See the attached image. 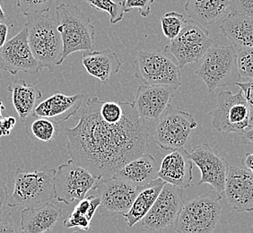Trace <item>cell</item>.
I'll return each mask as SVG.
<instances>
[{
	"label": "cell",
	"mask_w": 253,
	"mask_h": 233,
	"mask_svg": "<svg viewBox=\"0 0 253 233\" xmlns=\"http://www.w3.org/2000/svg\"><path fill=\"white\" fill-rule=\"evenodd\" d=\"M99 98H89L77 126L66 128L70 159L98 179L111 178L129 160L146 154L149 128L133 103L125 102L119 121L104 119L99 112Z\"/></svg>",
	"instance_id": "obj_1"
},
{
	"label": "cell",
	"mask_w": 253,
	"mask_h": 233,
	"mask_svg": "<svg viewBox=\"0 0 253 233\" xmlns=\"http://www.w3.org/2000/svg\"><path fill=\"white\" fill-rule=\"evenodd\" d=\"M25 27L28 32V41L34 58L42 70L54 72L59 66L63 52V42L58 29V21L44 14L29 15Z\"/></svg>",
	"instance_id": "obj_2"
},
{
	"label": "cell",
	"mask_w": 253,
	"mask_h": 233,
	"mask_svg": "<svg viewBox=\"0 0 253 233\" xmlns=\"http://www.w3.org/2000/svg\"><path fill=\"white\" fill-rule=\"evenodd\" d=\"M56 19L63 42L59 65L75 52L93 51L95 29L91 18L78 6L60 4L56 8Z\"/></svg>",
	"instance_id": "obj_3"
},
{
	"label": "cell",
	"mask_w": 253,
	"mask_h": 233,
	"mask_svg": "<svg viewBox=\"0 0 253 233\" xmlns=\"http://www.w3.org/2000/svg\"><path fill=\"white\" fill-rule=\"evenodd\" d=\"M222 197L223 194L213 189L185 201L173 225L174 231L180 233H213L219 224Z\"/></svg>",
	"instance_id": "obj_4"
},
{
	"label": "cell",
	"mask_w": 253,
	"mask_h": 233,
	"mask_svg": "<svg viewBox=\"0 0 253 233\" xmlns=\"http://www.w3.org/2000/svg\"><path fill=\"white\" fill-rule=\"evenodd\" d=\"M55 173L56 169L47 166L33 171L17 169L14 190L8 201L9 207H35L56 198Z\"/></svg>",
	"instance_id": "obj_5"
},
{
	"label": "cell",
	"mask_w": 253,
	"mask_h": 233,
	"mask_svg": "<svg viewBox=\"0 0 253 233\" xmlns=\"http://www.w3.org/2000/svg\"><path fill=\"white\" fill-rule=\"evenodd\" d=\"M200 61V67L195 74L203 80L209 92L242 82L234 45L213 44Z\"/></svg>",
	"instance_id": "obj_6"
},
{
	"label": "cell",
	"mask_w": 253,
	"mask_h": 233,
	"mask_svg": "<svg viewBox=\"0 0 253 233\" xmlns=\"http://www.w3.org/2000/svg\"><path fill=\"white\" fill-rule=\"evenodd\" d=\"M216 107L210 112L212 126L220 133H234L243 136L253 120V114L240 89L234 94L231 91H222L217 95Z\"/></svg>",
	"instance_id": "obj_7"
},
{
	"label": "cell",
	"mask_w": 253,
	"mask_h": 233,
	"mask_svg": "<svg viewBox=\"0 0 253 233\" xmlns=\"http://www.w3.org/2000/svg\"><path fill=\"white\" fill-rule=\"evenodd\" d=\"M213 44L214 41L205 26L189 19L186 20L177 37L170 40L165 51L171 54L179 68H183L189 64L200 61Z\"/></svg>",
	"instance_id": "obj_8"
},
{
	"label": "cell",
	"mask_w": 253,
	"mask_h": 233,
	"mask_svg": "<svg viewBox=\"0 0 253 233\" xmlns=\"http://www.w3.org/2000/svg\"><path fill=\"white\" fill-rule=\"evenodd\" d=\"M180 68L165 50H142L135 60V78L145 84H165L179 89Z\"/></svg>",
	"instance_id": "obj_9"
},
{
	"label": "cell",
	"mask_w": 253,
	"mask_h": 233,
	"mask_svg": "<svg viewBox=\"0 0 253 233\" xmlns=\"http://www.w3.org/2000/svg\"><path fill=\"white\" fill-rule=\"evenodd\" d=\"M156 121L154 140L166 151L184 147L191 132L198 126L190 112L175 110L170 104Z\"/></svg>",
	"instance_id": "obj_10"
},
{
	"label": "cell",
	"mask_w": 253,
	"mask_h": 233,
	"mask_svg": "<svg viewBox=\"0 0 253 233\" xmlns=\"http://www.w3.org/2000/svg\"><path fill=\"white\" fill-rule=\"evenodd\" d=\"M98 179L85 168L72 159L56 169L54 177L56 199L66 204L83 199L91 190H94Z\"/></svg>",
	"instance_id": "obj_11"
},
{
	"label": "cell",
	"mask_w": 253,
	"mask_h": 233,
	"mask_svg": "<svg viewBox=\"0 0 253 233\" xmlns=\"http://www.w3.org/2000/svg\"><path fill=\"white\" fill-rule=\"evenodd\" d=\"M183 190L166 183L149 212L141 220L143 228L150 232L173 227L184 204Z\"/></svg>",
	"instance_id": "obj_12"
},
{
	"label": "cell",
	"mask_w": 253,
	"mask_h": 233,
	"mask_svg": "<svg viewBox=\"0 0 253 233\" xmlns=\"http://www.w3.org/2000/svg\"><path fill=\"white\" fill-rule=\"evenodd\" d=\"M41 70L30 48L28 32L25 26L0 48V71L15 76L19 72L37 75Z\"/></svg>",
	"instance_id": "obj_13"
},
{
	"label": "cell",
	"mask_w": 253,
	"mask_h": 233,
	"mask_svg": "<svg viewBox=\"0 0 253 233\" xmlns=\"http://www.w3.org/2000/svg\"><path fill=\"white\" fill-rule=\"evenodd\" d=\"M141 188L114 177L100 179L94 190H97V195L101 198V212L121 214L124 217Z\"/></svg>",
	"instance_id": "obj_14"
},
{
	"label": "cell",
	"mask_w": 253,
	"mask_h": 233,
	"mask_svg": "<svg viewBox=\"0 0 253 233\" xmlns=\"http://www.w3.org/2000/svg\"><path fill=\"white\" fill-rule=\"evenodd\" d=\"M190 159L201 172L199 185L209 184L221 194H224L228 162L219 152L208 143L194 147L190 153Z\"/></svg>",
	"instance_id": "obj_15"
},
{
	"label": "cell",
	"mask_w": 253,
	"mask_h": 233,
	"mask_svg": "<svg viewBox=\"0 0 253 233\" xmlns=\"http://www.w3.org/2000/svg\"><path fill=\"white\" fill-rule=\"evenodd\" d=\"M224 194L236 212H253V173L244 167L229 166Z\"/></svg>",
	"instance_id": "obj_16"
},
{
	"label": "cell",
	"mask_w": 253,
	"mask_h": 233,
	"mask_svg": "<svg viewBox=\"0 0 253 233\" xmlns=\"http://www.w3.org/2000/svg\"><path fill=\"white\" fill-rule=\"evenodd\" d=\"M178 89L165 84H144L136 91L133 105L144 119L157 120L170 105Z\"/></svg>",
	"instance_id": "obj_17"
},
{
	"label": "cell",
	"mask_w": 253,
	"mask_h": 233,
	"mask_svg": "<svg viewBox=\"0 0 253 233\" xmlns=\"http://www.w3.org/2000/svg\"><path fill=\"white\" fill-rule=\"evenodd\" d=\"M192 169L193 161L190 159V153L182 147L171 151L164 157L158 170V178L184 190L191 186Z\"/></svg>",
	"instance_id": "obj_18"
},
{
	"label": "cell",
	"mask_w": 253,
	"mask_h": 233,
	"mask_svg": "<svg viewBox=\"0 0 253 233\" xmlns=\"http://www.w3.org/2000/svg\"><path fill=\"white\" fill-rule=\"evenodd\" d=\"M83 100V93L67 95L63 92H55L50 97L40 102L34 109L33 115L47 117L61 124L77 115L82 107Z\"/></svg>",
	"instance_id": "obj_19"
},
{
	"label": "cell",
	"mask_w": 253,
	"mask_h": 233,
	"mask_svg": "<svg viewBox=\"0 0 253 233\" xmlns=\"http://www.w3.org/2000/svg\"><path fill=\"white\" fill-rule=\"evenodd\" d=\"M59 206L47 202L40 207H25L21 213V232L42 233L51 231L62 216Z\"/></svg>",
	"instance_id": "obj_20"
},
{
	"label": "cell",
	"mask_w": 253,
	"mask_h": 233,
	"mask_svg": "<svg viewBox=\"0 0 253 233\" xmlns=\"http://www.w3.org/2000/svg\"><path fill=\"white\" fill-rule=\"evenodd\" d=\"M159 167L154 156L144 154L126 162L112 177L143 187L158 178Z\"/></svg>",
	"instance_id": "obj_21"
},
{
	"label": "cell",
	"mask_w": 253,
	"mask_h": 233,
	"mask_svg": "<svg viewBox=\"0 0 253 233\" xmlns=\"http://www.w3.org/2000/svg\"><path fill=\"white\" fill-rule=\"evenodd\" d=\"M83 65L91 77L97 78L102 83H107L109 79L120 71L122 61L116 52L106 49L101 51H84Z\"/></svg>",
	"instance_id": "obj_22"
},
{
	"label": "cell",
	"mask_w": 253,
	"mask_h": 233,
	"mask_svg": "<svg viewBox=\"0 0 253 233\" xmlns=\"http://www.w3.org/2000/svg\"><path fill=\"white\" fill-rule=\"evenodd\" d=\"M220 30L235 49L253 47V17L229 13Z\"/></svg>",
	"instance_id": "obj_23"
},
{
	"label": "cell",
	"mask_w": 253,
	"mask_h": 233,
	"mask_svg": "<svg viewBox=\"0 0 253 233\" xmlns=\"http://www.w3.org/2000/svg\"><path fill=\"white\" fill-rule=\"evenodd\" d=\"M166 181L161 178H156L146 186H143L134 200L131 207L124 215L128 227H133L135 224L141 222L142 219L149 212L156 198L160 194Z\"/></svg>",
	"instance_id": "obj_24"
},
{
	"label": "cell",
	"mask_w": 253,
	"mask_h": 233,
	"mask_svg": "<svg viewBox=\"0 0 253 233\" xmlns=\"http://www.w3.org/2000/svg\"><path fill=\"white\" fill-rule=\"evenodd\" d=\"M229 5L230 0H186L184 8L190 19L206 27L224 15Z\"/></svg>",
	"instance_id": "obj_25"
},
{
	"label": "cell",
	"mask_w": 253,
	"mask_h": 233,
	"mask_svg": "<svg viewBox=\"0 0 253 233\" xmlns=\"http://www.w3.org/2000/svg\"><path fill=\"white\" fill-rule=\"evenodd\" d=\"M12 94V102L20 120L25 122L33 115L36 102L42 97V92L34 85H30L25 80L18 79L8 85Z\"/></svg>",
	"instance_id": "obj_26"
},
{
	"label": "cell",
	"mask_w": 253,
	"mask_h": 233,
	"mask_svg": "<svg viewBox=\"0 0 253 233\" xmlns=\"http://www.w3.org/2000/svg\"><path fill=\"white\" fill-rule=\"evenodd\" d=\"M25 123L27 135L44 143L52 141L59 132V124L47 117L32 115Z\"/></svg>",
	"instance_id": "obj_27"
},
{
	"label": "cell",
	"mask_w": 253,
	"mask_h": 233,
	"mask_svg": "<svg viewBox=\"0 0 253 233\" xmlns=\"http://www.w3.org/2000/svg\"><path fill=\"white\" fill-rule=\"evenodd\" d=\"M186 20L184 16L174 11L168 12L161 17V26L163 34L167 39L172 40L180 34L183 28Z\"/></svg>",
	"instance_id": "obj_28"
},
{
	"label": "cell",
	"mask_w": 253,
	"mask_h": 233,
	"mask_svg": "<svg viewBox=\"0 0 253 233\" xmlns=\"http://www.w3.org/2000/svg\"><path fill=\"white\" fill-rule=\"evenodd\" d=\"M95 9L106 12L110 15V23L116 25L124 17L123 2H114L112 0H84Z\"/></svg>",
	"instance_id": "obj_29"
},
{
	"label": "cell",
	"mask_w": 253,
	"mask_h": 233,
	"mask_svg": "<svg viewBox=\"0 0 253 233\" xmlns=\"http://www.w3.org/2000/svg\"><path fill=\"white\" fill-rule=\"evenodd\" d=\"M237 66L241 78L244 82L253 81V47L236 49Z\"/></svg>",
	"instance_id": "obj_30"
},
{
	"label": "cell",
	"mask_w": 253,
	"mask_h": 233,
	"mask_svg": "<svg viewBox=\"0 0 253 233\" xmlns=\"http://www.w3.org/2000/svg\"><path fill=\"white\" fill-rule=\"evenodd\" d=\"M53 0H17V6L25 16L49 12Z\"/></svg>",
	"instance_id": "obj_31"
},
{
	"label": "cell",
	"mask_w": 253,
	"mask_h": 233,
	"mask_svg": "<svg viewBox=\"0 0 253 233\" xmlns=\"http://www.w3.org/2000/svg\"><path fill=\"white\" fill-rule=\"evenodd\" d=\"M100 204H101V198L98 196L97 194L89 195L88 197H84L83 199L79 200L74 210L85 215L90 221H92L93 215L100 207Z\"/></svg>",
	"instance_id": "obj_32"
},
{
	"label": "cell",
	"mask_w": 253,
	"mask_h": 233,
	"mask_svg": "<svg viewBox=\"0 0 253 233\" xmlns=\"http://www.w3.org/2000/svg\"><path fill=\"white\" fill-rule=\"evenodd\" d=\"M91 222L92 221H90L85 215L74 210L72 214L64 221L63 227L65 229L78 228L87 232L91 227Z\"/></svg>",
	"instance_id": "obj_33"
},
{
	"label": "cell",
	"mask_w": 253,
	"mask_h": 233,
	"mask_svg": "<svg viewBox=\"0 0 253 233\" xmlns=\"http://www.w3.org/2000/svg\"><path fill=\"white\" fill-rule=\"evenodd\" d=\"M155 0H125L123 1L125 13L131 12L134 8L138 10L139 15L147 17L151 13V5Z\"/></svg>",
	"instance_id": "obj_34"
},
{
	"label": "cell",
	"mask_w": 253,
	"mask_h": 233,
	"mask_svg": "<svg viewBox=\"0 0 253 233\" xmlns=\"http://www.w3.org/2000/svg\"><path fill=\"white\" fill-rule=\"evenodd\" d=\"M231 14L253 17V0H230Z\"/></svg>",
	"instance_id": "obj_35"
},
{
	"label": "cell",
	"mask_w": 253,
	"mask_h": 233,
	"mask_svg": "<svg viewBox=\"0 0 253 233\" xmlns=\"http://www.w3.org/2000/svg\"><path fill=\"white\" fill-rule=\"evenodd\" d=\"M235 85L239 86V88L243 91L244 98L248 103L249 107L253 114V81L250 82H239L236 83Z\"/></svg>",
	"instance_id": "obj_36"
},
{
	"label": "cell",
	"mask_w": 253,
	"mask_h": 233,
	"mask_svg": "<svg viewBox=\"0 0 253 233\" xmlns=\"http://www.w3.org/2000/svg\"><path fill=\"white\" fill-rule=\"evenodd\" d=\"M16 125L15 116H5L0 122V136H9Z\"/></svg>",
	"instance_id": "obj_37"
},
{
	"label": "cell",
	"mask_w": 253,
	"mask_h": 233,
	"mask_svg": "<svg viewBox=\"0 0 253 233\" xmlns=\"http://www.w3.org/2000/svg\"><path fill=\"white\" fill-rule=\"evenodd\" d=\"M9 193L7 186L4 180L0 179V215L4 212L6 205H8Z\"/></svg>",
	"instance_id": "obj_38"
},
{
	"label": "cell",
	"mask_w": 253,
	"mask_h": 233,
	"mask_svg": "<svg viewBox=\"0 0 253 233\" xmlns=\"http://www.w3.org/2000/svg\"><path fill=\"white\" fill-rule=\"evenodd\" d=\"M9 27L5 23H0V48L6 42Z\"/></svg>",
	"instance_id": "obj_39"
},
{
	"label": "cell",
	"mask_w": 253,
	"mask_h": 233,
	"mask_svg": "<svg viewBox=\"0 0 253 233\" xmlns=\"http://www.w3.org/2000/svg\"><path fill=\"white\" fill-rule=\"evenodd\" d=\"M242 136H243L244 144L253 146V125H250L245 129V131Z\"/></svg>",
	"instance_id": "obj_40"
},
{
	"label": "cell",
	"mask_w": 253,
	"mask_h": 233,
	"mask_svg": "<svg viewBox=\"0 0 253 233\" xmlns=\"http://www.w3.org/2000/svg\"><path fill=\"white\" fill-rule=\"evenodd\" d=\"M243 167L253 173V153L246 154L243 159Z\"/></svg>",
	"instance_id": "obj_41"
},
{
	"label": "cell",
	"mask_w": 253,
	"mask_h": 233,
	"mask_svg": "<svg viewBox=\"0 0 253 233\" xmlns=\"http://www.w3.org/2000/svg\"><path fill=\"white\" fill-rule=\"evenodd\" d=\"M0 233H22L21 230L12 224L0 223Z\"/></svg>",
	"instance_id": "obj_42"
},
{
	"label": "cell",
	"mask_w": 253,
	"mask_h": 233,
	"mask_svg": "<svg viewBox=\"0 0 253 233\" xmlns=\"http://www.w3.org/2000/svg\"><path fill=\"white\" fill-rule=\"evenodd\" d=\"M6 15H5V12H4V10L2 8V5H1V3H0V23H5L6 22Z\"/></svg>",
	"instance_id": "obj_43"
},
{
	"label": "cell",
	"mask_w": 253,
	"mask_h": 233,
	"mask_svg": "<svg viewBox=\"0 0 253 233\" xmlns=\"http://www.w3.org/2000/svg\"><path fill=\"white\" fill-rule=\"evenodd\" d=\"M5 107L4 106V103L2 102H0V122L2 120L3 116H2V111H5Z\"/></svg>",
	"instance_id": "obj_44"
}]
</instances>
